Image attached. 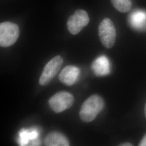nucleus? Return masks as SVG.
Here are the masks:
<instances>
[{
	"label": "nucleus",
	"mask_w": 146,
	"mask_h": 146,
	"mask_svg": "<svg viewBox=\"0 0 146 146\" xmlns=\"http://www.w3.org/2000/svg\"><path fill=\"white\" fill-rule=\"evenodd\" d=\"M20 35L19 26L14 23L5 22L0 24V46L8 47L13 45Z\"/></svg>",
	"instance_id": "f03ea898"
},
{
	"label": "nucleus",
	"mask_w": 146,
	"mask_h": 146,
	"mask_svg": "<svg viewBox=\"0 0 146 146\" xmlns=\"http://www.w3.org/2000/svg\"><path fill=\"white\" fill-rule=\"evenodd\" d=\"M129 22L134 28L138 30L145 29L146 27V13L141 11H136L131 14Z\"/></svg>",
	"instance_id": "9b49d317"
},
{
	"label": "nucleus",
	"mask_w": 146,
	"mask_h": 146,
	"mask_svg": "<svg viewBox=\"0 0 146 146\" xmlns=\"http://www.w3.org/2000/svg\"><path fill=\"white\" fill-rule=\"evenodd\" d=\"M89 22V18L87 13L84 10H77L68 19V31L72 34L76 35L88 24Z\"/></svg>",
	"instance_id": "423d86ee"
},
{
	"label": "nucleus",
	"mask_w": 146,
	"mask_h": 146,
	"mask_svg": "<svg viewBox=\"0 0 146 146\" xmlns=\"http://www.w3.org/2000/svg\"><path fill=\"white\" fill-rule=\"evenodd\" d=\"M145 117L146 118V104H145Z\"/></svg>",
	"instance_id": "2eb2a0df"
},
{
	"label": "nucleus",
	"mask_w": 146,
	"mask_h": 146,
	"mask_svg": "<svg viewBox=\"0 0 146 146\" xmlns=\"http://www.w3.org/2000/svg\"><path fill=\"white\" fill-rule=\"evenodd\" d=\"M79 74L80 69L78 67L68 66L63 68L58 78L62 84L67 86H72L76 82Z\"/></svg>",
	"instance_id": "0eeeda50"
},
{
	"label": "nucleus",
	"mask_w": 146,
	"mask_h": 146,
	"mask_svg": "<svg viewBox=\"0 0 146 146\" xmlns=\"http://www.w3.org/2000/svg\"><path fill=\"white\" fill-rule=\"evenodd\" d=\"M104 99L98 95H93L86 100L82 105L80 116L84 122H90L96 117L104 109Z\"/></svg>",
	"instance_id": "f257e3e1"
},
{
	"label": "nucleus",
	"mask_w": 146,
	"mask_h": 146,
	"mask_svg": "<svg viewBox=\"0 0 146 146\" xmlns=\"http://www.w3.org/2000/svg\"><path fill=\"white\" fill-rule=\"evenodd\" d=\"M44 144L47 146H69L67 138L58 132H52L49 134L44 140Z\"/></svg>",
	"instance_id": "9d476101"
},
{
	"label": "nucleus",
	"mask_w": 146,
	"mask_h": 146,
	"mask_svg": "<svg viewBox=\"0 0 146 146\" xmlns=\"http://www.w3.org/2000/svg\"><path fill=\"white\" fill-rule=\"evenodd\" d=\"M92 68L94 74L97 76H103L107 75L110 73V60L106 56H101L93 62Z\"/></svg>",
	"instance_id": "6e6552de"
},
{
	"label": "nucleus",
	"mask_w": 146,
	"mask_h": 146,
	"mask_svg": "<svg viewBox=\"0 0 146 146\" xmlns=\"http://www.w3.org/2000/svg\"><path fill=\"white\" fill-rule=\"evenodd\" d=\"M38 136L39 130L37 128L22 129L19 131V143L20 146H33L34 142L38 139Z\"/></svg>",
	"instance_id": "1a4fd4ad"
},
{
	"label": "nucleus",
	"mask_w": 146,
	"mask_h": 146,
	"mask_svg": "<svg viewBox=\"0 0 146 146\" xmlns=\"http://www.w3.org/2000/svg\"><path fill=\"white\" fill-rule=\"evenodd\" d=\"M63 58L58 55L49 61L43 69L39 80V84L41 86H46L49 84L59 72L63 64Z\"/></svg>",
	"instance_id": "39448f33"
},
{
	"label": "nucleus",
	"mask_w": 146,
	"mask_h": 146,
	"mask_svg": "<svg viewBox=\"0 0 146 146\" xmlns=\"http://www.w3.org/2000/svg\"><path fill=\"white\" fill-rule=\"evenodd\" d=\"M112 5L117 11L121 13H126L130 9L132 6L131 0H110Z\"/></svg>",
	"instance_id": "f8f14e48"
},
{
	"label": "nucleus",
	"mask_w": 146,
	"mask_h": 146,
	"mask_svg": "<svg viewBox=\"0 0 146 146\" xmlns=\"http://www.w3.org/2000/svg\"><path fill=\"white\" fill-rule=\"evenodd\" d=\"M74 102L73 95L67 92H60L54 94L49 100L51 109L55 113H61L70 108Z\"/></svg>",
	"instance_id": "20e7f679"
},
{
	"label": "nucleus",
	"mask_w": 146,
	"mask_h": 146,
	"mask_svg": "<svg viewBox=\"0 0 146 146\" xmlns=\"http://www.w3.org/2000/svg\"><path fill=\"white\" fill-rule=\"evenodd\" d=\"M139 146H146V134L143 137V138L142 139L141 141L140 142L139 144Z\"/></svg>",
	"instance_id": "ddd939ff"
},
{
	"label": "nucleus",
	"mask_w": 146,
	"mask_h": 146,
	"mask_svg": "<svg viewBox=\"0 0 146 146\" xmlns=\"http://www.w3.org/2000/svg\"><path fill=\"white\" fill-rule=\"evenodd\" d=\"M99 36L102 44L106 48H111L114 45L116 39L115 26L108 18H105L99 26Z\"/></svg>",
	"instance_id": "7ed1b4c3"
},
{
	"label": "nucleus",
	"mask_w": 146,
	"mask_h": 146,
	"mask_svg": "<svg viewBox=\"0 0 146 146\" xmlns=\"http://www.w3.org/2000/svg\"><path fill=\"white\" fill-rule=\"evenodd\" d=\"M120 146H133L132 144H131L130 143H128V142H124V143H122L121 144H120Z\"/></svg>",
	"instance_id": "4468645a"
}]
</instances>
